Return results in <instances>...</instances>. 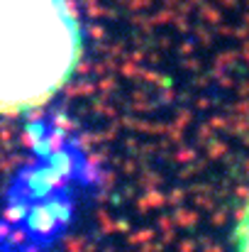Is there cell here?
<instances>
[{
  "mask_svg": "<svg viewBox=\"0 0 249 252\" xmlns=\"http://www.w3.org/2000/svg\"><path fill=\"white\" fill-rule=\"evenodd\" d=\"M81 57L69 0H0V115L47 103Z\"/></svg>",
  "mask_w": 249,
  "mask_h": 252,
  "instance_id": "1",
  "label": "cell"
},
{
  "mask_svg": "<svg viewBox=\"0 0 249 252\" xmlns=\"http://www.w3.org/2000/svg\"><path fill=\"white\" fill-rule=\"evenodd\" d=\"M237 252H249V203L245 208L242 223H240V233H237Z\"/></svg>",
  "mask_w": 249,
  "mask_h": 252,
  "instance_id": "2",
  "label": "cell"
}]
</instances>
